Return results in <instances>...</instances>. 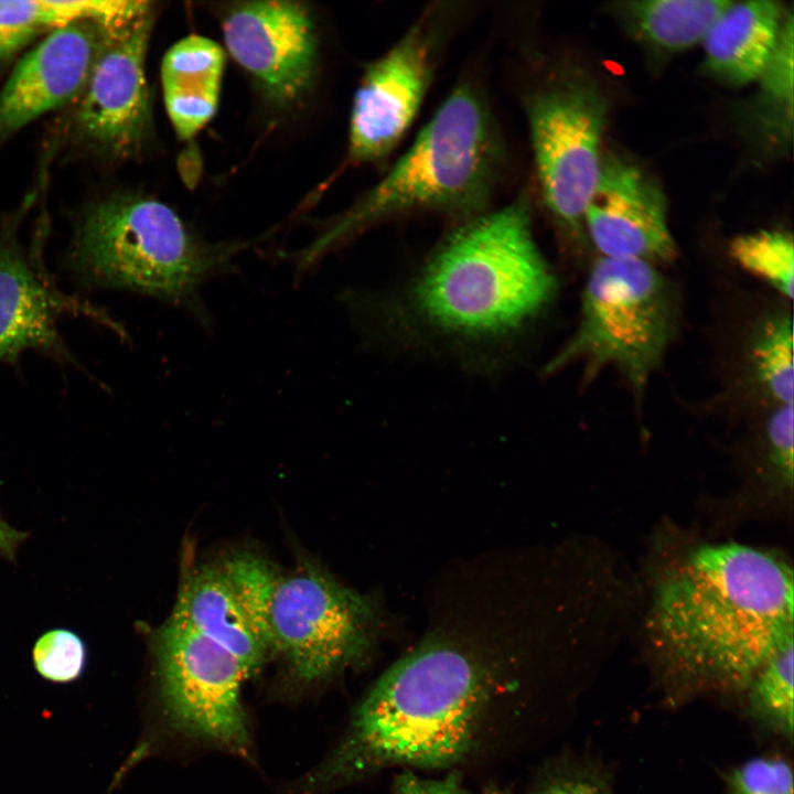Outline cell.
<instances>
[{
	"label": "cell",
	"instance_id": "1",
	"mask_svg": "<svg viewBox=\"0 0 794 794\" xmlns=\"http://www.w3.org/2000/svg\"><path fill=\"white\" fill-rule=\"evenodd\" d=\"M640 583L635 626L653 655L688 679L744 689L794 642L793 569L776 550L664 522Z\"/></svg>",
	"mask_w": 794,
	"mask_h": 794
},
{
	"label": "cell",
	"instance_id": "2",
	"mask_svg": "<svg viewBox=\"0 0 794 794\" xmlns=\"http://www.w3.org/2000/svg\"><path fill=\"white\" fill-rule=\"evenodd\" d=\"M484 668L452 641H431L395 663L356 708L337 748L289 794H325L384 764L442 766L468 750Z\"/></svg>",
	"mask_w": 794,
	"mask_h": 794
},
{
	"label": "cell",
	"instance_id": "3",
	"mask_svg": "<svg viewBox=\"0 0 794 794\" xmlns=\"http://www.w3.org/2000/svg\"><path fill=\"white\" fill-rule=\"evenodd\" d=\"M556 280L523 201L483 212L449 235L415 278V316L460 341L518 331L551 301Z\"/></svg>",
	"mask_w": 794,
	"mask_h": 794
},
{
	"label": "cell",
	"instance_id": "4",
	"mask_svg": "<svg viewBox=\"0 0 794 794\" xmlns=\"http://www.w3.org/2000/svg\"><path fill=\"white\" fill-rule=\"evenodd\" d=\"M493 117L470 84L455 87L387 173L296 256L308 269L344 240L389 218L484 212L502 163Z\"/></svg>",
	"mask_w": 794,
	"mask_h": 794
},
{
	"label": "cell",
	"instance_id": "5",
	"mask_svg": "<svg viewBox=\"0 0 794 794\" xmlns=\"http://www.w3.org/2000/svg\"><path fill=\"white\" fill-rule=\"evenodd\" d=\"M71 247L75 269L97 286L195 309L203 282L244 246L207 244L167 204L116 194L82 214Z\"/></svg>",
	"mask_w": 794,
	"mask_h": 794
},
{
	"label": "cell",
	"instance_id": "6",
	"mask_svg": "<svg viewBox=\"0 0 794 794\" xmlns=\"http://www.w3.org/2000/svg\"><path fill=\"white\" fill-rule=\"evenodd\" d=\"M672 330L670 292L654 264L601 257L587 277L577 329L545 372L581 364L583 379L592 380L613 367L642 398Z\"/></svg>",
	"mask_w": 794,
	"mask_h": 794
},
{
	"label": "cell",
	"instance_id": "7",
	"mask_svg": "<svg viewBox=\"0 0 794 794\" xmlns=\"http://www.w3.org/2000/svg\"><path fill=\"white\" fill-rule=\"evenodd\" d=\"M150 647L168 728L248 759L251 737L242 687L249 669L174 612L151 632Z\"/></svg>",
	"mask_w": 794,
	"mask_h": 794
},
{
	"label": "cell",
	"instance_id": "8",
	"mask_svg": "<svg viewBox=\"0 0 794 794\" xmlns=\"http://www.w3.org/2000/svg\"><path fill=\"white\" fill-rule=\"evenodd\" d=\"M376 626L372 602L320 568L280 577L270 612L271 652L289 680L305 689L358 661Z\"/></svg>",
	"mask_w": 794,
	"mask_h": 794
},
{
	"label": "cell",
	"instance_id": "9",
	"mask_svg": "<svg viewBox=\"0 0 794 794\" xmlns=\"http://www.w3.org/2000/svg\"><path fill=\"white\" fill-rule=\"evenodd\" d=\"M525 112L545 204L577 232L601 173L605 99L590 81L565 75L530 92Z\"/></svg>",
	"mask_w": 794,
	"mask_h": 794
},
{
	"label": "cell",
	"instance_id": "10",
	"mask_svg": "<svg viewBox=\"0 0 794 794\" xmlns=\"http://www.w3.org/2000/svg\"><path fill=\"white\" fill-rule=\"evenodd\" d=\"M152 12L106 28L77 98L74 129L81 141L112 159L136 155L151 131L146 53Z\"/></svg>",
	"mask_w": 794,
	"mask_h": 794
},
{
	"label": "cell",
	"instance_id": "11",
	"mask_svg": "<svg viewBox=\"0 0 794 794\" xmlns=\"http://www.w3.org/2000/svg\"><path fill=\"white\" fill-rule=\"evenodd\" d=\"M426 13L365 69L354 94L348 151L354 161L387 157L417 117L432 81L440 32Z\"/></svg>",
	"mask_w": 794,
	"mask_h": 794
},
{
	"label": "cell",
	"instance_id": "12",
	"mask_svg": "<svg viewBox=\"0 0 794 794\" xmlns=\"http://www.w3.org/2000/svg\"><path fill=\"white\" fill-rule=\"evenodd\" d=\"M83 318L125 335L122 326L90 301L62 290L41 254L26 249L15 228L0 234V364L35 350L76 362L58 330L62 318Z\"/></svg>",
	"mask_w": 794,
	"mask_h": 794
},
{
	"label": "cell",
	"instance_id": "13",
	"mask_svg": "<svg viewBox=\"0 0 794 794\" xmlns=\"http://www.w3.org/2000/svg\"><path fill=\"white\" fill-rule=\"evenodd\" d=\"M223 36L233 58L279 107L299 104L312 87L316 34L309 10L293 1H247L224 17Z\"/></svg>",
	"mask_w": 794,
	"mask_h": 794
},
{
	"label": "cell",
	"instance_id": "14",
	"mask_svg": "<svg viewBox=\"0 0 794 794\" xmlns=\"http://www.w3.org/2000/svg\"><path fill=\"white\" fill-rule=\"evenodd\" d=\"M583 224L602 257L655 265L677 255L659 185L640 167L616 155L602 161Z\"/></svg>",
	"mask_w": 794,
	"mask_h": 794
},
{
	"label": "cell",
	"instance_id": "15",
	"mask_svg": "<svg viewBox=\"0 0 794 794\" xmlns=\"http://www.w3.org/2000/svg\"><path fill=\"white\" fill-rule=\"evenodd\" d=\"M107 25L84 20L40 39L0 89V139L81 95Z\"/></svg>",
	"mask_w": 794,
	"mask_h": 794
},
{
	"label": "cell",
	"instance_id": "16",
	"mask_svg": "<svg viewBox=\"0 0 794 794\" xmlns=\"http://www.w3.org/2000/svg\"><path fill=\"white\" fill-rule=\"evenodd\" d=\"M793 407L777 406L769 416L755 458L741 472L732 491L711 505L715 529H729L748 521L793 518Z\"/></svg>",
	"mask_w": 794,
	"mask_h": 794
},
{
	"label": "cell",
	"instance_id": "17",
	"mask_svg": "<svg viewBox=\"0 0 794 794\" xmlns=\"http://www.w3.org/2000/svg\"><path fill=\"white\" fill-rule=\"evenodd\" d=\"M785 18L776 1L731 2L702 40L707 69L734 86L759 79L780 41Z\"/></svg>",
	"mask_w": 794,
	"mask_h": 794
},
{
	"label": "cell",
	"instance_id": "18",
	"mask_svg": "<svg viewBox=\"0 0 794 794\" xmlns=\"http://www.w3.org/2000/svg\"><path fill=\"white\" fill-rule=\"evenodd\" d=\"M173 612L234 654L251 674L271 653L239 605L219 566H202L187 573Z\"/></svg>",
	"mask_w": 794,
	"mask_h": 794
},
{
	"label": "cell",
	"instance_id": "19",
	"mask_svg": "<svg viewBox=\"0 0 794 794\" xmlns=\"http://www.w3.org/2000/svg\"><path fill=\"white\" fill-rule=\"evenodd\" d=\"M223 67L222 47L204 36H186L165 53L161 64L163 98L180 138H192L215 114Z\"/></svg>",
	"mask_w": 794,
	"mask_h": 794
},
{
	"label": "cell",
	"instance_id": "20",
	"mask_svg": "<svg viewBox=\"0 0 794 794\" xmlns=\"http://www.w3.org/2000/svg\"><path fill=\"white\" fill-rule=\"evenodd\" d=\"M152 11L136 0H0V63L50 32L84 20L107 26Z\"/></svg>",
	"mask_w": 794,
	"mask_h": 794
},
{
	"label": "cell",
	"instance_id": "21",
	"mask_svg": "<svg viewBox=\"0 0 794 794\" xmlns=\"http://www.w3.org/2000/svg\"><path fill=\"white\" fill-rule=\"evenodd\" d=\"M730 3L726 0L627 1L621 3L619 12L644 42L662 51L677 52L702 42Z\"/></svg>",
	"mask_w": 794,
	"mask_h": 794
},
{
	"label": "cell",
	"instance_id": "22",
	"mask_svg": "<svg viewBox=\"0 0 794 794\" xmlns=\"http://www.w3.org/2000/svg\"><path fill=\"white\" fill-rule=\"evenodd\" d=\"M757 379L776 406L793 405V320L779 313L765 320L751 344Z\"/></svg>",
	"mask_w": 794,
	"mask_h": 794
},
{
	"label": "cell",
	"instance_id": "23",
	"mask_svg": "<svg viewBox=\"0 0 794 794\" xmlns=\"http://www.w3.org/2000/svg\"><path fill=\"white\" fill-rule=\"evenodd\" d=\"M793 644L768 659L744 688L751 713L790 740L794 725Z\"/></svg>",
	"mask_w": 794,
	"mask_h": 794
},
{
	"label": "cell",
	"instance_id": "24",
	"mask_svg": "<svg viewBox=\"0 0 794 794\" xmlns=\"http://www.w3.org/2000/svg\"><path fill=\"white\" fill-rule=\"evenodd\" d=\"M731 258L745 271L769 283L787 300L794 293V245L783 230H759L733 238Z\"/></svg>",
	"mask_w": 794,
	"mask_h": 794
},
{
	"label": "cell",
	"instance_id": "25",
	"mask_svg": "<svg viewBox=\"0 0 794 794\" xmlns=\"http://www.w3.org/2000/svg\"><path fill=\"white\" fill-rule=\"evenodd\" d=\"M219 568L248 620L271 651L270 612L281 576L262 557L247 551L230 555Z\"/></svg>",
	"mask_w": 794,
	"mask_h": 794
},
{
	"label": "cell",
	"instance_id": "26",
	"mask_svg": "<svg viewBox=\"0 0 794 794\" xmlns=\"http://www.w3.org/2000/svg\"><path fill=\"white\" fill-rule=\"evenodd\" d=\"M35 670L46 680L66 684L78 679L87 665V647L74 631L52 629L32 648Z\"/></svg>",
	"mask_w": 794,
	"mask_h": 794
},
{
	"label": "cell",
	"instance_id": "27",
	"mask_svg": "<svg viewBox=\"0 0 794 794\" xmlns=\"http://www.w3.org/2000/svg\"><path fill=\"white\" fill-rule=\"evenodd\" d=\"M727 794H794L791 764L776 755L749 759L729 773Z\"/></svg>",
	"mask_w": 794,
	"mask_h": 794
},
{
	"label": "cell",
	"instance_id": "28",
	"mask_svg": "<svg viewBox=\"0 0 794 794\" xmlns=\"http://www.w3.org/2000/svg\"><path fill=\"white\" fill-rule=\"evenodd\" d=\"M759 79L769 100L781 106L792 119L793 105V17L785 19L780 41Z\"/></svg>",
	"mask_w": 794,
	"mask_h": 794
},
{
	"label": "cell",
	"instance_id": "29",
	"mask_svg": "<svg viewBox=\"0 0 794 794\" xmlns=\"http://www.w3.org/2000/svg\"><path fill=\"white\" fill-rule=\"evenodd\" d=\"M395 787L397 794H470L453 777L427 780L411 772L398 775Z\"/></svg>",
	"mask_w": 794,
	"mask_h": 794
},
{
	"label": "cell",
	"instance_id": "30",
	"mask_svg": "<svg viewBox=\"0 0 794 794\" xmlns=\"http://www.w3.org/2000/svg\"><path fill=\"white\" fill-rule=\"evenodd\" d=\"M29 536L28 533L10 526L0 513V556L14 561L19 545Z\"/></svg>",
	"mask_w": 794,
	"mask_h": 794
},
{
	"label": "cell",
	"instance_id": "31",
	"mask_svg": "<svg viewBox=\"0 0 794 794\" xmlns=\"http://www.w3.org/2000/svg\"><path fill=\"white\" fill-rule=\"evenodd\" d=\"M540 794H602L592 783L582 780H564L548 786Z\"/></svg>",
	"mask_w": 794,
	"mask_h": 794
}]
</instances>
